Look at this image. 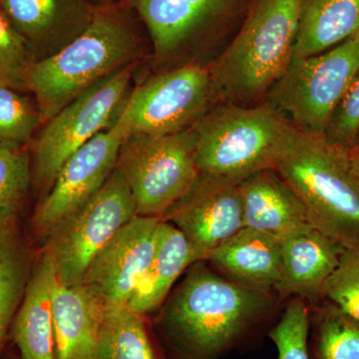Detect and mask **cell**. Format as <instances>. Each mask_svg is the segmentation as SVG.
Here are the masks:
<instances>
[{
    "mask_svg": "<svg viewBox=\"0 0 359 359\" xmlns=\"http://www.w3.org/2000/svg\"><path fill=\"white\" fill-rule=\"evenodd\" d=\"M215 89L212 70L189 63L137 87L120 112L129 136H165L194 126L208 112Z\"/></svg>",
    "mask_w": 359,
    "mask_h": 359,
    "instance_id": "obj_10",
    "label": "cell"
},
{
    "mask_svg": "<svg viewBox=\"0 0 359 359\" xmlns=\"http://www.w3.org/2000/svg\"><path fill=\"white\" fill-rule=\"evenodd\" d=\"M42 122L35 99L0 86V144L25 147Z\"/></svg>",
    "mask_w": 359,
    "mask_h": 359,
    "instance_id": "obj_27",
    "label": "cell"
},
{
    "mask_svg": "<svg viewBox=\"0 0 359 359\" xmlns=\"http://www.w3.org/2000/svg\"><path fill=\"white\" fill-rule=\"evenodd\" d=\"M57 282L55 266L43 250L11 325V337L21 359H55L52 294Z\"/></svg>",
    "mask_w": 359,
    "mask_h": 359,
    "instance_id": "obj_18",
    "label": "cell"
},
{
    "mask_svg": "<svg viewBox=\"0 0 359 359\" xmlns=\"http://www.w3.org/2000/svg\"><path fill=\"white\" fill-rule=\"evenodd\" d=\"M32 269L29 250L15 226L0 228V353Z\"/></svg>",
    "mask_w": 359,
    "mask_h": 359,
    "instance_id": "obj_23",
    "label": "cell"
},
{
    "mask_svg": "<svg viewBox=\"0 0 359 359\" xmlns=\"http://www.w3.org/2000/svg\"><path fill=\"white\" fill-rule=\"evenodd\" d=\"M201 173L241 182L275 169L297 127L271 104L219 105L193 126Z\"/></svg>",
    "mask_w": 359,
    "mask_h": 359,
    "instance_id": "obj_4",
    "label": "cell"
},
{
    "mask_svg": "<svg viewBox=\"0 0 359 359\" xmlns=\"http://www.w3.org/2000/svg\"><path fill=\"white\" fill-rule=\"evenodd\" d=\"M275 170L301 201L311 226L344 250L359 249V180L348 149L325 135L297 129Z\"/></svg>",
    "mask_w": 359,
    "mask_h": 359,
    "instance_id": "obj_3",
    "label": "cell"
},
{
    "mask_svg": "<svg viewBox=\"0 0 359 359\" xmlns=\"http://www.w3.org/2000/svg\"><path fill=\"white\" fill-rule=\"evenodd\" d=\"M137 216L129 185L116 169L102 188L65 219L44 243L58 282L79 285L85 271L106 244Z\"/></svg>",
    "mask_w": 359,
    "mask_h": 359,
    "instance_id": "obj_8",
    "label": "cell"
},
{
    "mask_svg": "<svg viewBox=\"0 0 359 359\" xmlns=\"http://www.w3.org/2000/svg\"><path fill=\"white\" fill-rule=\"evenodd\" d=\"M309 330V306L304 299L295 297L287 304L280 320L268 332L278 351L276 359H311Z\"/></svg>",
    "mask_w": 359,
    "mask_h": 359,
    "instance_id": "obj_28",
    "label": "cell"
},
{
    "mask_svg": "<svg viewBox=\"0 0 359 359\" xmlns=\"http://www.w3.org/2000/svg\"><path fill=\"white\" fill-rule=\"evenodd\" d=\"M359 133V72L334 110L325 137L346 149L355 147Z\"/></svg>",
    "mask_w": 359,
    "mask_h": 359,
    "instance_id": "obj_31",
    "label": "cell"
},
{
    "mask_svg": "<svg viewBox=\"0 0 359 359\" xmlns=\"http://www.w3.org/2000/svg\"><path fill=\"white\" fill-rule=\"evenodd\" d=\"M282 278L276 287L280 297H290L318 304L328 278L339 266L344 248L309 223L299 224L278 237Z\"/></svg>",
    "mask_w": 359,
    "mask_h": 359,
    "instance_id": "obj_16",
    "label": "cell"
},
{
    "mask_svg": "<svg viewBox=\"0 0 359 359\" xmlns=\"http://www.w3.org/2000/svg\"><path fill=\"white\" fill-rule=\"evenodd\" d=\"M98 359H159L144 316L127 306H107L99 337Z\"/></svg>",
    "mask_w": 359,
    "mask_h": 359,
    "instance_id": "obj_24",
    "label": "cell"
},
{
    "mask_svg": "<svg viewBox=\"0 0 359 359\" xmlns=\"http://www.w3.org/2000/svg\"><path fill=\"white\" fill-rule=\"evenodd\" d=\"M359 32V0H302L294 57L316 55Z\"/></svg>",
    "mask_w": 359,
    "mask_h": 359,
    "instance_id": "obj_22",
    "label": "cell"
},
{
    "mask_svg": "<svg viewBox=\"0 0 359 359\" xmlns=\"http://www.w3.org/2000/svg\"><path fill=\"white\" fill-rule=\"evenodd\" d=\"M205 261L233 282L254 289L276 290L282 278V252L276 236L244 228L212 250Z\"/></svg>",
    "mask_w": 359,
    "mask_h": 359,
    "instance_id": "obj_19",
    "label": "cell"
},
{
    "mask_svg": "<svg viewBox=\"0 0 359 359\" xmlns=\"http://www.w3.org/2000/svg\"><path fill=\"white\" fill-rule=\"evenodd\" d=\"M85 1L94 8H101V7L119 6L125 4L127 0H85Z\"/></svg>",
    "mask_w": 359,
    "mask_h": 359,
    "instance_id": "obj_32",
    "label": "cell"
},
{
    "mask_svg": "<svg viewBox=\"0 0 359 359\" xmlns=\"http://www.w3.org/2000/svg\"><path fill=\"white\" fill-rule=\"evenodd\" d=\"M355 147H359V133H358V139H356ZM355 147H354V148H355Z\"/></svg>",
    "mask_w": 359,
    "mask_h": 359,
    "instance_id": "obj_34",
    "label": "cell"
},
{
    "mask_svg": "<svg viewBox=\"0 0 359 359\" xmlns=\"http://www.w3.org/2000/svg\"><path fill=\"white\" fill-rule=\"evenodd\" d=\"M126 4L96 8L79 36L49 57L33 63L28 90L39 105L42 122L116 71L133 65L139 50Z\"/></svg>",
    "mask_w": 359,
    "mask_h": 359,
    "instance_id": "obj_2",
    "label": "cell"
},
{
    "mask_svg": "<svg viewBox=\"0 0 359 359\" xmlns=\"http://www.w3.org/2000/svg\"><path fill=\"white\" fill-rule=\"evenodd\" d=\"M348 158L351 169L359 180V147L348 149Z\"/></svg>",
    "mask_w": 359,
    "mask_h": 359,
    "instance_id": "obj_33",
    "label": "cell"
},
{
    "mask_svg": "<svg viewBox=\"0 0 359 359\" xmlns=\"http://www.w3.org/2000/svg\"><path fill=\"white\" fill-rule=\"evenodd\" d=\"M245 228L280 237L309 223L301 201L275 169L250 175L238 184Z\"/></svg>",
    "mask_w": 359,
    "mask_h": 359,
    "instance_id": "obj_20",
    "label": "cell"
},
{
    "mask_svg": "<svg viewBox=\"0 0 359 359\" xmlns=\"http://www.w3.org/2000/svg\"><path fill=\"white\" fill-rule=\"evenodd\" d=\"M302 0H252L240 32L212 70L215 87L230 99L268 93L294 57Z\"/></svg>",
    "mask_w": 359,
    "mask_h": 359,
    "instance_id": "obj_5",
    "label": "cell"
},
{
    "mask_svg": "<svg viewBox=\"0 0 359 359\" xmlns=\"http://www.w3.org/2000/svg\"><path fill=\"white\" fill-rule=\"evenodd\" d=\"M4 359H18V358H14V356H13V355H8V356H6V358Z\"/></svg>",
    "mask_w": 359,
    "mask_h": 359,
    "instance_id": "obj_35",
    "label": "cell"
},
{
    "mask_svg": "<svg viewBox=\"0 0 359 359\" xmlns=\"http://www.w3.org/2000/svg\"><path fill=\"white\" fill-rule=\"evenodd\" d=\"M133 71L134 63L116 71L45 123L33 145L34 176L40 188L48 193L66 161L111 126L124 102Z\"/></svg>",
    "mask_w": 359,
    "mask_h": 359,
    "instance_id": "obj_9",
    "label": "cell"
},
{
    "mask_svg": "<svg viewBox=\"0 0 359 359\" xmlns=\"http://www.w3.org/2000/svg\"><path fill=\"white\" fill-rule=\"evenodd\" d=\"M240 182L200 173L188 193L162 219L174 224L205 257L245 228Z\"/></svg>",
    "mask_w": 359,
    "mask_h": 359,
    "instance_id": "obj_13",
    "label": "cell"
},
{
    "mask_svg": "<svg viewBox=\"0 0 359 359\" xmlns=\"http://www.w3.org/2000/svg\"><path fill=\"white\" fill-rule=\"evenodd\" d=\"M35 61L25 40L0 11V86L29 93L28 75Z\"/></svg>",
    "mask_w": 359,
    "mask_h": 359,
    "instance_id": "obj_29",
    "label": "cell"
},
{
    "mask_svg": "<svg viewBox=\"0 0 359 359\" xmlns=\"http://www.w3.org/2000/svg\"><path fill=\"white\" fill-rule=\"evenodd\" d=\"M193 126L165 136L131 135L123 142L116 169L126 180L137 216L162 218L192 188L201 173Z\"/></svg>",
    "mask_w": 359,
    "mask_h": 359,
    "instance_id": "obj_6",
    "label": "cell"
},
{
    "mask_svg": "<svg viewBox=\"0 0 359 359\" xmlns=\"http://www.w3.org/2000/svg\"><path fill=\"white\" fill-rule=\"evenodd\" d=\"M95 9L85 0H0V11L36 61L79 36Z\"/></svg>",
    "mask_w": 359,
    "mask_h": 359,
    "instance_id": "obj_15",
    "label": "cell"
},
{
    "mask_svg": "<svg viewBox=\"0 0 359 359\" xmlns=\"http://www.w3.org/2000/svg\"><path fill=\"white\" fill-rule=\"evenodd\" d=\"M323 302L334 304L359 323V249L344 250L339 266L325 283Z\"/></svg>",
    "mask_w": 359,
    "mask_h": 359,
    "instance_id": "obj_30",
    "label": "cell"
},
{
    "mask_svg": "<svg viewBox=\"0 0 359 359\" xmlns=\"http://www.w3.org/2000/svg\"><path fill=\"white\" fill-rule=\"evenodd\" d=\"M245 0H127L147 27L156 55H171L217 32Z\"/></svg>",
    "mask_w": 359,
    "mask_h": 359,
    "instance_id": "obj_14",
    "label": "cell"
},
{
    "mask_svg": "<svg viewBox=\"0 0 359 359\" xmlns=\"http://www.w3.org/2000/svg\"><path fill=\"white\" fill-rule=\"evenodd\" d=\"M30 180L26 148L0 144V228L15 226L27 199Z\"/></svg>",
    "mask_w": 359,
    "mask_h": 359,
    "instance_id": "obj_25",
    "label": "cell"
},
{
    "mask_svg": "<svg viewBox=\"0 0 359 359\" xmlns=\"http://www.w3.org/2000/svg\"><path fill=\"white\" fill-rule=\"evenodd\" d=\"M318 306L314 359H359V323L327 302Z\"/></svg>",
    "mask_w": 359,
    "mask_h": 359,
    "instance_id": "obj_26",
    "label": "cell"
},
{
    "mask_svg": "<svg viewBox=\"0 0 359 359\" xmlns=\"http://www.w3.org/2000/svg\"><path fill=\"white\" fill-rule=\"evenodd\" d=\"M275 304L271 290L241 285L198 262L163 309L161 332L174 359H222L249 339Z\"/></svg>",
    "mask_w": 359,
    "mask_h": 359,
    "instance_id": "obj_1",
    "label": "cell"
},
{
    "mask_svg": "<svg viewBox=\"0 0 359 359\" xmlns=\"http://www.w3.org/2000/svg\"><path fill=\"white\" fill-rule=\"evenodd\" d=\"M202 257L185 236L163 219L161 235L154 257L135 287L127 306L145 316L159 308L174 283Z\"/></svg>",
    "mask_w": 359,
    "mask_h": 359,
    "instance_id": "obj_21",
    "label": "cell"
},
{
    "mask_svg": "<svg viewBox=\"0 0 359 359\" xmlns=\"http://www.w3.org/2000/svg\"><path fill=\"white\" fill-rule=\"evenodd\" d=\"M358 72L359 32L330 50L292 58L285 74L269 90V104L289 116L297 129L325 135Z\"/></svg>",
    "mask_w": 359,
    "mask_h": 359,
    "instance_id": "obj_7",
    "label": "cell"
},
{
    "mask_svg": "<svg viewBox=\"0 0 359 359\" xmlns=\"http://www.w3.org/2000/svg\"><path fill=\"white\" fill-rule=\"evenodd\" d=\"M162 223L159 217L132 219L94 257L82 285L106 306H127L154 257Z\"/></svg>",
    "mask_w": 359,
    "mask_h": 359,
    "instance_id": "obj_12",
    "label": "cell"
},
{
    "mask_svg": "<svg viewBox=\"0 0 359 359\" xmlns=\"http://www.w3.org/2000/svg\"><path fill=\"white\" fill-rule=\"evenodd\" d=\"M128 137L126 120L117 114L109 129L97 134L66 161L33 214L32 231L39 242L44 244L66 219L102 188Z\"/></svg>",
    "mask_w": 359,
    "mask_h": 359,
    "instance_id": "obj_11",
    "label": "cell"
},
{
    "mask_svg": "<svg viewBox=\"0 0 359 359\" xmlns=\"http://www.w3.org/2000/svg\"><path fill=\"white\" fill-rule=\"evenodd\" d=\"M106 304L82 283L57 282L52 294L55 359H98Z\"/></svg>",
    "mask_w": 359,
    "mask_h": 359,
    "instance_id": "obj_17",
    "label": "cell"
}]
</instances>
